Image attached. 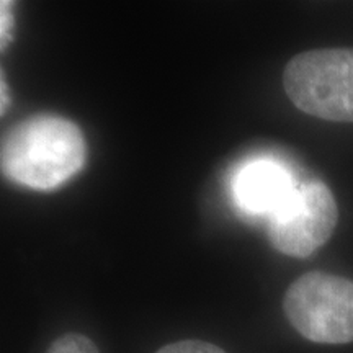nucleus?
Instances as JSON below:
<instances>
[{"instance_id": "f257e3e1", "label": "nucleus", "mask_w": 353, "mask_h": 353, "mask_svg": "<svg viewBox=\"0 0 353 353\" xmlns=\"http://www.w3.org/2000/svg\"><path fill=\"white\" fill-rule=\"evenodd\" d=\"M87 143L81 128L57 114L26 118L2 139V174L21 187L51 192L82 169Z\"/></svg>"}, {"instance_id": "f03ea898", "label": "nucleus", "mask_w": 353, "mask_h": 353, "mask_svg": "<svg viewBox=\"0 0 353 353\" xmlns=\"http://www.w3.org/2000/svg\"><path fill=\"white\" fill-rule=\"evenodd\" d=\"M283 88L303 113L353 123V48H322L294 56L285 65Z\"/></svg>"}, {"instance_id": "7ed1b4c3", "label": "nucleus", "mask_w": 353, "mask_h": 353, "mask_svg": "<svg viewBox=\"0 0 353 353\" xmlns=\"http://www.w3.org/2000/svg\"><path fill=\"white\" fill-rule=\"evenodd\" d=\"M283 311L307 341L329 345L353 342V281L325 272H309L286 290Z\"/></svg>"}, {"instance_id": "20e7f679", "label": "nucleus", "mask_w": 353, "mask_h": 353, "mask_svg": "<svg viewBox=\"0 0 353 353\" xmlns=\"http://www.w3.org/2000/svg\"><path fill=\"white\" fill-rule=\"evenodd\" d=\"M339 208L330 188L321 180L299 183L288 208L268 221V239L278 252L307 259L332 237Z\"/></svg>"}, {"instance_id": "39448f33", "label": "nucleus", "mask_w": 353, "mask_h": 353, "mask_svg": "<svg viewBox=\"0 0 353 353\" xmlns=\"http://www.w3.org/2000/svg\"><path fill=\"white\" fill-rule=\"evenodd\" d=\"M299 183L290 169L268 157L247 161L234 172L231 196L244 214L270 221L288 208Z\"/></svg>"}, {"instance_id": "423d86ee", "label": "nucleus", "mask_w": 353, "mask_h": 353, "mask_svg": "<svg viewBox=\"0 0 353 353\" xmlns=\"http://www.w3.org/2000/svg\"><path fill=\"white\" fill-rule=\"evenodd\" d=\"M46 353H100L99 347L87 335L69 332L57 337Z\"/></svg>"}, {"instance_id": "0eeeda50", "label": "nucleus", "mask_w": 353, "mask_h": 353, "mask_svg": "<svg viewBox=\"0 0 353 353\" xmlns=\"http://www.w3.org/2000/svg\"><path fill=\"white\" fill-rule=\"evenodd\" d=\"M156 353H226L214 343L203 341H180L161 347Z\"/></svg>"}, {"instance_id": "6e6552de", "label": "nucleus", "mask_w": 353, "mask_h": 353, "mask_svg": "<svg viewBox=\"0 0 353 353\" xmlns=\"http://www.w3.org/2000/svg\"><path fill=\"white\" fill-rule=\"evenodd\" d=\"M0 19H2V21H0V23H2V28H0V37H2V50H6V44L8 43V34H10V28L13 23L10 2H6V0H3V2L0 3Z\"/></svg>"}, {"instance_id": "1a4fd4ad", "label": "nucleus", "mask_w": 353, "mask_h": 353, "mask_svg": "<svg viewBox=\"0 0 353 353\" xmlns=\"http://www.w3.org/2000/svg\"><path fill=\"white\" fill-rule=\"evenodd\" d=\"M6 87H7V83H6V79H3V74H2V114L6 113V103H7V100H6Z\"/></svg>"}]
</instances>
